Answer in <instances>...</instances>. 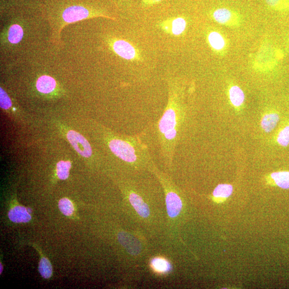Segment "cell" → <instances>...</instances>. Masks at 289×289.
I'll list each match as a JSON object with an SVG mask.
<instances>
[{"label":"cell","instance_id":"obj_1","mask_svg":"<svg viewBox=\"0 0 289 289\" xmlns=\"http://www.w3.org/2000/svg\"><path fill=\"white\" fill-rule=\"evenodd\" d=\"M183 117L182 107L175 85L169 88L168 104L158 122V137L161 157L164 164L171 167Z\"/></svg>","mask_w":289,"mask_h":289},{"label":"cell","instance_id":"obj_2","mask_svg":"<svg viewBox=\"0 0 289 289\" xmlns=\"http://www.w3.org/2000/svg\"><path fill=\"white\" fill-rule=\"evenodd\" d=\"M284 57V53L281 49L265 46L261 47L256 54L252 67L258 72H267L278 66Z\"/></svg>","mask_w":289,"mask_h":289},{"label":"cell","instance_id":"obj_3","mask_svg":"<svg viewBox=\"0 0 289 289\" xmlns=\"http://www.w3.org/2000/svg\"><path fill=\"white\" fill-rule=\"evenodd\" d=\"M211 17L217 23L231 28L240 27L243 22L240 13L224 7L214 10L211 13Z\"/></svg>","mask_w":289,"mask_h":289},{"label":"cell","instance_id":"obj_4","mask_svg":"<svg viewBox=\"0 0 289 289\" xmlns=\"http://www.w3.org/2000/svg\"><path fill=\"white\" fill-rule=\"evenodd\" d=\"M112 48L114 52L124 59L128 61H139L140 56L137 48L125 40H118L112 43Z\"/></svg>","mask_w":289,"mask_h":289},{"label":"cell","instance_id":"obj_5","mask_svg":"<svg viewBox=\"0 0 289 289\" xmlns=\"http://www.w3.org/2000/svg\"><path fill=\"white\" fill-rule=\"evenodd\" d=\"M69 143L76 152L83 157L89 158L92 155V149L87 140L82 135L73 130L67 133Z\"/></svg>","mask_w":289,"mask_h":289},{"label":"cell","instance_id":"obj_6","mask_svg":"<svg viewBox=\"0 0 289 289\" xmlns=\"http://www.w3.org/2000/svg\"><path fill=\"white\" fill-rule=\"evenodd\" d=\"M207 41L209 46L215 53L223 55L226 54L229 44L227 38L217 31H212L207 36Z\"/></svg>","mask_w":289,"mask_h":289},{"label":"cell","instance_id":"obj_7","mask_svg":"<svg viewBox=\"0 0 289 289\" xmlns=\"http://www.w3.org/2000/svg\"><path fill=\"white\" fill-rule=\"evenodd\" d=\"M186 27H187V22L182 17L173 18L162 24V29L166 33L175 36L182 35L185 32Z\"/></svg>","mask_w":289,"mask_h":289},{"label":"cell","instance_id":"obj_8","mask_svg":"<svg viewBox=\"0 0 289 289\" xmlns=\"http://www.w3.org/2000/svg\"><path fill=\"white\" fill-rule=\"evenodd\" d=\"M89 15V11L83 6H72L63 12V18L64 21L69 23L82 20Z\"/></svg>","mask_w":289,"mask_h":289},{"label":"cell","instance_id":"obj_9","mask_svg":"<svg viewBox=\"0 0 289 289\" xmlns=\"http://www.w3.org/2000/svg\"><path fill=\"white\" fill-rule=\"evenodd\" d=\"M8 216L9 219L15 223H27L31 220L28 209L20 206L11 208L9 211Z\"/></svg>","mask_w":289,"mask_h":289},{"label":"cell","instance_id":"obj_10","mask_svg":"<svg viewBox=\"0 0 289 289\" xmlns=\"http://www.w3.org/2000/svg\"><path fill=\"white\" fill-rule=\"evenodd\" d=\"M56 86V83L52 77L49 76H42L38 79L36 87L39 92L44 94L52 92Z\"/></svg>","mask_w":289,"mask_h":289},{"label":"cell","instance_id":"obj_11","mask_svg":"<svg viewBox=\"0 0 289 289\" xmlns=\"http://www.w3.org/2000/svg\"><path fill=\"white\" fill-rule=\"evenodd\" d=\"M280 120L279 116L276 113L266 114L262 119L261 125L266 132H271L277 125Z\"/></svg>","mask_w":289,"mask_h":289},{"label":"cell","instance_id":"obj_12","mask_svg":"<svg viewBox=\"0 0 289 289\" xmlns=\"http://www.w3.org/2000/svg\"><path fill=\"white\" fill-rule=\"evenodd\" d=\"M265 3L271 10L281 13H289V0H265Z\"/></svg>","mask_w":289,"mask_h":289},{"label":"cell","instance_id":"obj_13","mask_svg":"<svg viewBox=\"0 0 289 289\" xmlns=\"http://www.w3.org/2000/svg\"><path fill=\"white\" fill-rule=\"evenodd\" d=\"M229 94L231 104L235 107L241 106L245 100V94L238 86H231L229 89Z\"/></svg>","mask_w":289,"mask_h":289},{"label":"cell","instance_id":"obj_14","mask_svg":"<svg viewBox=\"0 0 289 289\" xmlns=\"http://www.w3.org/2000/svg\"><path fill=\"white\" fill-rule=\"evenodd\" d=\"M271 177L279 187L289 189V171H278L272 173Z\"/></svg>","mask_w":289,"mask_h":289},{"label":"cell","instance_id":"obj_15","mask_svg":"<svg viewBox=\"0 0 289 289\" xmlns=\"http://www.w3.org/2000/svg\"><path fill=\"white\" fill-rule=\"evenodd\" d=\"M23 30L20 25L14 24L11 26L9 29L8 39L9 41L13 44L20 42L23 37Z\"/></svg>","mask_w":289,"mask_h":289},{"label":"cell","instance_id":"obj_16","mask_svg":"<svg viewBox=\"0 0 289 289\" xmlns=\"http://www.w3.org/2000/svg\"><path fill=\"white\" fill-rule=\"evenodd\" d=\"M39 271L44 279H49L51 277L53 274V268L48 259L42 258L41 260Z\"/></svg>","mask_w":289,"mask_h":289},{"label":"cell","instance_id":"obj_17","mask_svg":"<svg viewBox=\"0 0 289 289\" xmlns=\"http://www.w3.org/2000/svg\"><path fill=\"white\" fill-rule=\"evenodd\" d=\"M233 186L230 184L218 185L213 191V196L216 198H227L232 194Z\"/></svg>","mask_w":289,"mask_h":289},{"label":"cell","instance_id":"obj_18","mask_svg":"<svg viewBox=\"0 0 289 289\" xmlns=\"http://www.w3.org/2000/svg\"><path fill=\"white\" fill-rule=\"evenodd\" d=\"M72 167V163L70 162L61 161L57 164L56 170L58 177L60 179L65 180L69 176V171Z\"/></svg>","mask_w":289,"mask_h":289},{"label":"cell","instance_id":"obj_19","mask_svg":"<svg viewBox=\"0 0 289 289\" xmlns=\"http://www.w3.org/2000/svg\"><path fill=\"white\" fill-rule=\"evenodd\" d=\"M152 266L154 270L160 273L168 272L170 269V265L165 260L157 258L152 261Z\"/></svg>","mask_w":289,"mask_h":289},{"label":"cell","instance_id":"obj_20","mask_svg":"<svg viewBox=\"0 0 289 289\" xmlns=\"http://www.w3.org/2000/svg\"><path fill=\"white\" fill-rule=\"evenodd\" d=\"M59 207L60 210L64 215L71 216L74 213V205L72 202L67 198L61 199L59 203Z\"/></svg>","mask_w":289,"mask_h":289},{"label":"cell","instance_id":"obj_21","mask_svg":"<svg viewBox=\"0 0 289 289\" xmlns=\"http://www.w3.org/2000/svg\"><path fill=\"white\" fill-rule=\"evenodd\" d=\"M277 140L282 146L287 147L289 145V125L286 126L280 131Z\"/></svg>","mask_w":289,"mask_h":289},{"label":"cell","instance_id":"obj_22","mask_svg":"<svg viewBox=\"0 0 289 289\" xmlns=\"http://www.w3.org/2000/svg\"><path fill=\"white\" fill-rule=\"evenodd\" d=\"M0 105L3 109H8L11 106L9 96L2 88H0Z\"/></svg>","mask_w":289,"mask_h":289},{"label":"cell","instance_id":"obj_23","mask_svg":"<svg viewBox=\"0 0 289 289\" xmlns=\"http://www.w3.org/2000/svg\"><path fill=\"white\" fill-rule=\"evenodd\" d=\"M162 1L163 0H143V3L145 5H152L156 4Z\"/></svg>","mask_w":289,"mask_h":289},{"label":"cell","instance_id":"obj_24","mask_svg":"<svg viewBox=\"0 0 289 289\" xmlns=\"http://www.w3.org/2000/svg\"><path fill=\"white\" fill-rule=\"evenodd\" d=\"M3 268H2V264H1V274L2 273Z\"/></svg>","mask_w":289,"mask_h":289},{"label":"cell","instance_id":"obj_25","mask_svg":"<svg viewBox=\"0 0 289 289\" xmlns=\"http://www.w3.org/2000/svg\"><path fill=\"white\" fill-rule=\"evenodd\" d=\"M288 43L289 44V39H288Z\"/></svg>","mask_w":289,"mask_h":289}]
</instances>
